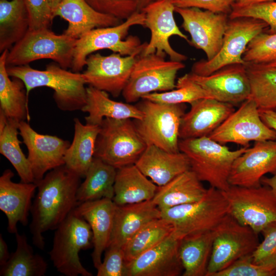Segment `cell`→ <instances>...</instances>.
Wrapping results in <instances>:
<instances>
[{
    "mask_svg": "<svg viewBox=\"0 0 276 276\" xmlns=\"http://www.w3.org/2000/svg\"><path fill=\"white\" fill-rule=\"evenodd\" d=\"M81 177L65 165L47 172L36 182L37 192L30 212L33 244L43 250L42 234L56 229L78 204L77 192Z\"/></svg>",
    "mask_w": 276,
    "mask_h": 276,
    "instance_id": "obj_1",
    "label": "cell"
},
{
    "mask_svg": "<svg viewBox=\"0 0 276 276\" xmlns=\"http://www.w3.org/2000/svg\"><path fill=\"white\" fill-rule=\"evenodd\" d=\"M10 77L21 79L27 95L37 87L45 86L54 90L53 99L58 108L64 111L81 110L87 99L86 82L80 72L68 71L58 64L47 65L38 70L29 64L7 66Z\"/></svg>",
    "mask_w": 276,
    "mask_h": 276,
    "instance_id": "obj_2",
    "label": "cell"
},
{
    "mask_svg": "<svg viewBox=\"0 0 276 276\" xmlns=\"http://www.w3.org/2000/svg\"><path fill=\"white\" fill-rule=\"evenodd\" d=\"M178 146L198 179L221 191H226L231 186L228 177L233 164L248 148L232 151L207 136L180 139Z\"/></svg>",
    "mask_w": 276,
    "mask_h": 276,
    "instance_id": "obj_3",
    "label": "cell"
},
{
    "mask_svg": "<svg viewBox=\"0 0 276 276\" xmlns=\"http://www.w3.org/2000/svg\"><path fill=\"white\" fill-rule=\"evenodd\" d=\"M145 25V13L136 11L117 26L96 28L85 33L76 40L72 71L80 72L86 66L88 56L100 50H110L122 56L140 54L147 42L142 43L136 36L124 39L132 27Z\"/></svg>",
    "mask_w": 276,
    "mask_h": 276,
    "instance_id": "obj_4",
    "label": "cell"
},
{
    "mask_svg": "<svg viewBox=\"0 0 276 276\" xmlns=\"http://www.w3.org/2000/svg\"><path fill=\"white\" fill-rule=\"evenodd\" d=\"M229 213V204L222 191L212 187L197 201L160 210L161 218L172 224L173 234L180 239L213 231Z\"/></svg>",
    "mask_w": 276,
    "mask_h": 276,
    "instance_id": "obj_5",
    "label": "cell"
},
{
    "mask_svg": "<svg viewBox=\"0 0 276 276\" xmlns=\"http://www.w3.org/2000/svg\"><path fill=\"white\" fill-rule=\"evenodd\" d=\"M100 127L94 157L117 169L135 164L147 144L134 121L105 118Z\"/></svg>",
    "mask_w": 276,
    "mask_h": 276,
    "instance_id": "obj_6",
    "label": "cell"
},
{
    "mask_svg": "<svg viewBox=\"0 0 276 276\" xmlns=\"http://www.w3.org/2000/svg\"><path fill=\"white\" fill-rule=\"evenodd\" d=\"M49 252L54 266L66 276H92L81 264L79 254L93 246L88 223L73 210L55 229Z\"/></svg>",
    "mask_w": 276,
    "mask_h": 276,
    "instance_id": "obj_7",
    "label": "cell"
},
{
    "mask_svg": "<svg viewBox=\"0 0 276 276\" xmlns=\"http://www.w3.org/2000/svg\"><path fill=\"white\" fill-rule=\"evenodd\" d=\"M77 39L56 34L49 28L28 31L9 51L6 66L29 64L40 59H51L63 68H71Z\"/></svg>",
    "mask_w": 276,
    "mask_h": 276,
    "instance_id": "obj_8",
    "label": "cell"
},
{
    "mask_svg": "<svg viewBox=\"0 0 276 276\" xmlns=\"http://www.w3.org/2000/svg\"><path fill=\"white\" fill-rule=\"evenodd\" d=\"M142 99L137 107L143 114V118L134 120V122L147 146L154 145L171 152L180 151L179 129L185 113V104H168Z\"/></svg>",
    "mask_w": 276,
    "mask_h": 276,
    "instance_id": "obj_9",
    "label": "cell"
},
{
    "mask_svg": "<svg viewBox=\"0 0 276 276\" xmlns=\"http://www.w3.org/2000/svg\"><path fill=\"white\" fill-rule=\"evenodd\" d=\"M156 53L140 54L134 64L122 95L127 103H133L154 92H164L176 87L177 72L185 68L182 62L166 60Z\"/></svg>",
    "mask_w": 276,
    "mask_h": 276,
    "instance_id": "obj_10",
    "label": "cell"
},
{
    "mask_svg": "<svg viewBox=\"0 0 276 276\" xmlns=\"http://www.w3.org/2000/svg\"><path fill=\"white\" fill-rule=\"evenodd\" d=\"M213 246L206 276L228 267L250 255L260 243L258 233L237 221L230 214L212 231Z\"/></svg>",
    "mask_w": 276,
    "mask_h": 276,
    "instance_id": "obj_11",
    "label": "cell"
},
{
    "mask_svg": "<svg viewBox=\"0 0 276 276\" xmlns=\"http://www.w3.org/2000/svg\"><path fill=\"white\" fill-rule=\"evenodd\" d=\"M268 29L263 21L251 17L229 18L222 44L216 56L210 60H200L194 63L191 73L209 76L221 68L233 64H245L243 55L251 40Z\"/></svg>",
    "mask_w": 276,
    "mask_h": 276,
    "instance_id": "obj_12",
    "label": "cell"
},
{
    "mask_svg": "<svg viewBox=\"0 0 276 276\" xmlns=\"http://www.w3.org/2000/svg\"><path fill=\"white\" fill-rule=\"evenodd\" d=\"M222 192L229 204V214L256 233H260L268 224L276 221V196L269 187L231 186Z\"/></svg>",
    "mask_w": 276,
    "mask_h": 276,
    "instance_id": "obj_13",
    "label": "cell"
},
{
    "mask_svg": "<svg viewBox=\"0 0 276 276\" xmlns=\"http://www.w3.org/2000/svg\"><path fill=\"white\" fill-rule=\"evenodd\" d=\"M208 136L222 145L248 147L251 141L276 140V131L262 120L256 103L248 98Z\"/></svg>",
    "mask_w": 276,
    "mask_h": 276,
    "instance_id": "obj_14",
    "label": "cell"
},
{
    "mask_svg": "<svg viewBox=\"0 0 276 276\" xmlns=\"http://www.w3.org/2000/svg\"><path fill=\"white\" fill-rule=\"evenodd\" d=\"M175 12L182 18V28L190 35L188 42L202 50L206 60L214 58L222 46L229 15L194 7H175Z\"/></svg>",
    "mask_w": 276,
    "mask_h": 276,
    "instance_id": "obj_15",
    "label": "cell"
},
{
    "mask_svg": "<svg viewBox=\"0 0 276 276\" xmlns=\"http://www.w3.org/2000/svg\"><path fill=\"white\" fill-rule=\"evenodd\" d=\"M145 15V27L151 32L150 41L141 53L148 55L156 53L161 56L168 55L170 60L182 62L187 57L174 50L169 39L177 36L187 41L189 40L177 26L174 17L175 6L172 0H160L142 9Z\"/></svg>",
    "mask_w": 276,
    "mask_h": 276,
    "instance_id": "obj_16",
    "label": "cell"
},
{
    "mask_svg": "<svg viewBox=\"0 0 276 276\" xmlns=\"http://www.w3.org/2000/svg\"><path fill=\"white\" fill-rule=\"evenodd\" d=\"M139 55L91 54L87 58L82 76L86 84L118 97L125 87Z\"/></svg>",
    "mask_w": 276,
    "mask_h": 276,
    "instance_id": "obj_17",
    "label": "cell"
},
{
    "mask_svg": "<svg viewBox=\"0 0 276 276\" xmlns=\"http://www.w3.org/2000/svg\"><path fill=\"white\" fill-rule=\"evenodd\" d=\"M19 134L26 145L34 183L49 171L65 165V154L71 143L55 135L37 132L25 121L19 123Z\"/></svg>",
    "mask_w": 276,
    "mask_h": 276,
    "instance_id": "obj_18",
    "label": "cell"
},
{
    "mask_svg": "<svg viewBox=\"0 0 276 276\" xmlns=\"http://www.w3.org/2000/svg\"><path fill=\"white\" fill-rule=\"evenodd\" d=\"M187 75L206 92L209 99L234 105L242 103L249 97L250 87L245 64L228 65L206 76L192 73Z\"/></svg>",
    "mask_w": 276,
    "mask_h": 276,
    "instance_id": "obj_19",
    "label": "cell"
},
{
    "mask_svg": "<svg viewBox=\"0 0 276 276\" xmlns=\"http://www.w3.org/2000/svg\"><path fill=\"white\" fill-rule=\"evenodd\" d=\"M275 172L276 140L255 142L234 161L228 182L231 186L258 187L266 174Z\"/></svg>",
    "mask_w": 276,
    "mask_h": 276,
    "instance_id": "obj_20",
    "label": "cell"
},
{
    "mask_svg": "<svg viewBox=\"0 0 276 276\" xmlns=\"http://www.w3.org/2000/svg\"><path fill=\"white\" fill-rule=\"evenodd\" d=\"M172 232L162 242L127 263V276H178L183 268L180 242Z\"/></svg>",
    "mask_w": 276,
    "mask_h": 276,
    "instance_id": "obj_21",
    "label": "cell"
},
{
    "mask_svg": "<svg viewBox=\"0 0 276 276\" xmlns=\"http://www.w3.org/2000/svg\"><path fill=\"white\" fill-rule=\"evenodd\" d=\"M190 104L181 119L180 139L208 136L235 110L233 104L213 99H200Z\"/></svg>",
    "mask_w": 276,
    "mask_h": 276,
    "instance_id": "obj_22",
    "label": "cell"
},
{
    "mask_svg": "<svg viewBox=\"0 0 276 276\" xmlns=\"http://www.w3.org/2000/svg\"><path fill=\"white\" fill-rule=\"evenodd\" d=\"M13 172L8 169L0 177V210L8 219V231L15 234L18 222L24 226L28 224L37 185L34 182H13Z\"/></svg>",
    "mask_w": 276,
    "mask_h": 276,
    "instance_id": "obj_23",
    "label": "cell"
},
{
    "mask_svg": "<svg viewBox=\"0 0 276 276\" xmlns=\"http://www.w3.org/2000/svg\"><path fill=\"white\" fill-rule=\"evenodd\" d=\"M116 205L112 199L104 198L78 203L74 209V212L82 217L91 227L94 247L91 258L97 269L102 263V254L110 243Z\"/></svg>",
    "mask_w": 276,
    "mask_h": 276,
    "instance_id": "obj_24",
    "label": "cell"
},
{
    "mask_svg": "<svg viewBox=\"0 0 276 276\" xmlns=\"http://www.w3.org/2000/svg\"><path fill=\"white\" fill-rule=\"evenodd\" d=\"M135 165L158 187L191 169L189 160L181 151L171 152L154 145H148Z\"/></svg>",
    "mask_w": 276,
    "mask_h": 276,
    "instance_id": "obj_25",
    "label": "cell"
},
{
    "mask_svg": "<svg viewBox=\"0 0 276 276\" xmlns=\"http://www.w3.org/2000/svg\"><path fill=\"white\" fill-rule=\"evenodd\" d=\"M53 16H59L68 22L63 34L76 39L93 29L117 26L121 20L97 11L85 0H61Z\"/></svg>",
    "mask_w": 276,
    "mask_h": 276,
    "instance_id": "obj_26",
    "label": "cell"
},
{
    "mask_svg": "<svg viewBox=\"0 0 276 276\" xmlns=\"http://www.w3.org/2000/svg\"><path fill=\"white\" fill-rule=\"evenodd\" d=\"M160 218V210L152 200L122 205H116L109 245L123 247L143 227Z\"/></svg>",
    "mask_w": 276,
    "mask_h": 276,
    "instance_id": "obj_27",
    "label": "cell"
},
{
    "mask_svg": "<svg viewBox=\"0 0 276 276\" xmlns=\"http://www.w3.org/2000/svg\"><path fill=\"white\" fill-rule=\"evenodd\" d=\"M207 190L191 169L178 175L166 185L158 187L152 199L160 209H166L197 201Z\"/></svg>",
    "mask_w": 276,
    "mask_h": 276,
    "instance_id": "obj_28",
    "label": "cell"
},
{
    "mask_svg": "<svg viewBox=\"0 0 276 276\" xmlns=\"http://www.w3.org/2000/svg\"><path fill=\"white\" fill-rule=\"evenodd\" d=\"M157 188L135 164L127 166L117 170L112 200L122 205L152 200Z\"/></svg>",
    "mask_w": 276,
    "mask_h": 276,
    "instance_id": "obj_29",
    "label": "cell"
},
{
    "mask_svg": "<svg viewBox=\"0 0 276 276\" xmlns=\"http://www.w3.org/2000/svg\"><path fill=\"white\" fill-rule=\"evenodd\" d=\"M87 99L81 111L88 113L86 124L100 125L105 118L141 120L143 114L137 106L111 100L107 92L91 86L86 87Z\"/></svg>",
    "mask_w": 276,
    "mask_h": 276,
    "instance_id": "obj_30",
    "label": "cell"
},
{
    "mask_svg": "<svg viewBox=\"0 0 276 276\" xmlns=\"http://www.w3.org/2000/svg\"><path fill=\"white\" fill-rule=\"evenodd\" d=\"M73 141L65 154V165L70 169L85 177L94 158L96 143L100 125L81 123L75 118Z\"/></svg>",
    "mask_w": 276,
    "mask_h": 276,
    "instance_id": "obj_31",
    "label": "cell"
},
{
    "mask_svg": "<svg viewBox=\"0 0 276 276\" xmlns=\"http://www.w3.org/2000/svg\"><path fill=\"white\" fill-rule=\"evenodd\" d=\"M9 50L0 56V110L7 118L18 123L29 121L28 96L26 86L20 79L10 78L7 71L6 59Z\"/></svg>",
    "mask_w": 276,
    "mask_h": 276,
    "instance_id": "obj_32",
    "label": "cell"
},
{
    "mask_svg": "<svg viewBox=\"0 0 276 276\" xmlns=\"http://www.w3.org/2000/svg\"><path fill=\"white\" fill-rule=\"evenodd\" d=\"M213 239L212 231L191 234L180 240L179 254L183 276H206Z\"/></svg>",
    "mask_w": 276,
    "mask_h": 276,
    "instance_id": "obj_33",
    "label": "cell"
},
{
    "mask_svg": "<svg viewBox=\"0 0 276 276\" xmlns=\"http://www.w3.org/2000/svg\"><path fill=\"white\" fill-rule=\"evenodd\" d=\"M30 29L24 0H0V52L10 50Z\"/></svg>",
    "mask_w": 276,
    "mask_h": 276,
    "instance_id": "obj_34",
    "label": "cell"
},
{
    "mask_svg": "<svg viewBox=\"0 0 276 276\" xmlns=\"http://www.w3.org/2000/svg\"><path fill=\"white\" fill-rule=\"evenodd\" d=\"M117 170L101 159L94 157L84 181L78 188V203L104 198L112 199Z\"/></svg>",
    "mask_w": 276,
    "mask_h": 276,
    "instance_id": "obj_35",
    "label": "cell"
},
{
    "mask_svg": "<svg viewBox=\"0 0 276 276\" xmlns=\"http://www.w3.org/2000/svg\"><path fill=\"white\" fill-rule=\"evenodd\" d=\"M17 247L8 261L1 266V276H43L48 264L42 257L34 254L25 234H15Z\"/></svg>",
    "mask_w": 276,
    "mask_h": 276,
    "instance_id": "obj_36",
    "label": "cell"
},
{
    "mask_svg": "<svg viewBox=\"0 0 276 276\" xmlns=\"http://www.w3.org/2000/svg\"><path fill=\"white\" fill-rule=\"evenodd\" d=\"M245 65L250 87L248 98L255 101L259 110L276 111V69L264 64Z\"/></svg>",
    "mask_w": 276,
    "mask_h": 276,
    "instance_id": "obj_37",
    "label": "cell"
},
{
    "mask_svg": "<svg viewBox=\"0 0 276 276\" xmlns=\"http://www.w3.org/2000/svg\"><path fill=\"white\" fill-rule=\"evenodd\" d=\"M173 229L172 224L162 218L147 224L123 247L127 263L162 242L173 232Z\"/></svg>",
    "mask_w": 276,
    "mask_h": 276,
    "instance_id": "obj_38",
    "label": "cell"
},
{
    "mask_svg": "<svg viewBox=\"0 0 276 276\" xmlns=\"http://www.w3.org/2000/svg\"><path fill=\"white\" fill-rule=\"evenodd\" d=\"M19 123L8 119L6 126L0 132V153L12 165L21 182H34L30 164L20 146Z\"/></svg>",
    "mask_w": 276,
    "mask_h": 276,
    "instance_id": "obj_39",
    "label": "cell"
},
{
    "mask_svg": "<svg viewBox=\"0 0 276 276\" xmlns=\"http://www.w3.org/2000/svg\"><path fill=\"white\" fill-rule=\"evenodd\" d=\"M202 98H209L207 94L199 85L191 80L186 74L178 78L175 89L150 93L142 99L168 104H190Z\"/></svg>",
    "mask_w": 276,
    "mask_h": 276,
    "instance_id": "obj_40",
    "label": "cell"
},
{
    "mask_svg": "<svg viewBox=\"0 0 276 276\" xmlns=\"http://www.w3.org/2000/svg\"><path fill=\"white\" fill-rule=\"evenodd\" d=\"M276 58V33L263 32L248 44L243 55L245 63L265 64Z\"/></svg>",
    "mask_w": 276,
    "mask_h": 276,
    "instance_id": "obj_41",
    "label": "cell"
},
{
    "mask_svg": "<svg viewBox=\"0 0 276 276\" xmlns=\"http://www.w3.org/2000/svg\"><path fill=\"white\" fill-rule=\"evenodd\" d=\"M251 17L261 20L268 26L266 31L269 34L276 33V1L253 4L243 7H234L229 18Z\"/></svg>",
    "mask_w": 276,
    "mask_h": 276,
    "instance_id": "obj_42",
    "label": "cell"
},
{
    "mask_svg": "<svg viewBox=\"0 0 276 276\" xmlns=\"http://www.w3.org/2000/svg\"><path fill=\"white\" fill-rule=\"evenodd\" d=\"M263 240L251 254L252 261L272 267L276 272V221L265 227L260 233Z\"/></svg>",
    "mask_w": 276,
    "mask_h": 276,
    "instance_id": "obj_43",
    "label": "cell"
},
{
    "mask_svg": "<svg viewBox=\"0 0 276 276\" xmlns=\"http://www.w3.org/2000/svg\"><path fill=\"white\" fill-rule=\"evenodd\" d=\"M251 255L238 260L228 267L214 274L213 276L276 275V272L272 267L254 263Z\"/></svg>",
    "mask_w": 276,
    "mask_h": 276,
    "instance_id": "obj_44",
    "label": "cell"
},
{
    "mask_svg": "<svg viewBox=\"0 0 276 276\" xmlns=\"http://www.w3.org/2000/svg\"><path fill=\"white\" fill-rule=\"evenodd\" d=\"M97 11L126 19L138 11L137 0H85Z\"/></svg>",
    "mask_w": 276,
    "mask_h": 276,
    "instance_id": "obj_45",
    "label": "cell"
},
{
    "mask_svg": "<svg viewBox=\"0 0 276 276\" xmlns=\"http://www.w3.org/2000/svg\"><path fill=\"white\" fill-rule=\"evenodd\" d=\"M103 261L97 269V276H127V262L123 247L109 245Z\"/></svg>",
    "mask_w": 276,
    "mask_h": 276,
    "instance_id": "obj_46",
    "label": "cell"
},
{
    "mask_svg": "<svg viewBox=\"0 0 276 276\" xmlns=\"http://www.w3.org/2000/svg\"><path fill=\"white\" fill-rule=\"evenodd\" d=\"M30 18V29L49 28L54 18L48 0H24Z\"/></svg>",
    "mask_w": 276,
    "mask_h": 276,
    "instance_id": "obj_47",
    "label": "cell"
},
{
    "mask_svg": "<svg viewBox=\"0 0 276 276\" xmlns=\"http://www.w3.org/2000/svg\"><path fill=\"white\" fill-rule=\"evenodd\" d=\"M234 2L235 0H172L175 7H194L228 15Z\"/></svg>",
    "mask_w": 276,
    "mask_h": 276,
    "instance_id": "obj_48",
    "label": "cell"
},
{
    "mask_svg": "<svg viewBox=\"0 0 276 276\" xmlns=\"http://www.w3.org/2000/svg\"><path fill=\"white\" fill-rule=\"evenodd\" d=\"M259 111L264 123L276 131V111L269 110H262Z\"/></svg>",
    "mask_w": 276,
    "mask_h": 276,
    "instance_id": "obj_49",
    "label": "cell"
},
{
    "mask_svg": "<svg viewBox=\"0 0 276 276\" xmlns=\"http://www.w3.org/2000/svg\"><path fill=\"white\" fill-rule=\"evenodd\" d=\"M10 254L8 245L4 239L2 234H0V266H3L9 260Z\"/></svg>",
    "mask_w": 276,
    "mask_h": 276,
    "instance_id": "obj_50",
    "label": "cell"
},
{
    "mask_svg": "<svg viewBox=\"0 0 276 276\" xmlns=\"http://www.w3.org/2000/svg\"><path fill=\"white\" fill-rule=\"evenodd\" d=\"M261 183L269 187L276 196V172L270 177L263 176L261 179Z\"/></svg>",
    "mask_w": 276,
    "mask_h": 276,
    "instance_id": "obj_51",
    "label": "cell"
},
{
    "mask_svg": "<svg viewBox=\"0 0 276 276\" xmlns=\"http://www.w3.org/2000/svg\"><path fill=\"white\" fill-rule=\"evenodd\" d=\"M275 1L276 0H235L232 8L243 7L253 4Z\"/></svg>",
    "mask_w": 276,
    "mask_h": 276,
    "instance_id": "obj_52",
    "label": "cell"
},
{
    "mask_svg": "<svg viewBox=\"0 0 276 276\" xmlns=\"http://www.w3.org/2000/svg\"><path fill=\"white\" fill-rule=\"evenodd\" d=\"M138 11H141L142 9L148 5L160 0H137Z\"/></svg>",
    "mask_w": 276,
    "mask_h": 276,
    "instance_id": "obj_53",
    "label": "cell"
},
{
    "mask_svg": "<svg viewBox=\"0 0 276 276\" xmlns=\"http://www.w3.org/2000/svg\"><path fill=\"white\" fill-rule=\"evenodd\" d=\"M8 118L4 113L0 110V132L4 130L6 126Z\"/></svg>",
    "mask_w": 276,
    "mask_h": 276,
    "instance_id": "obj_54",
    "label": "cell"
},
{
    "mask_svg": "<svg viewBox=\"0 0 276 276\" xmlns=\"http://www.w3.org/2000/svg\"><path fill=\"white\" fill-rule=\"evenodd\" d=\"M51 8L53 12L56 10L61 0H48Z\"/></svg>",
    "mask_w": 276,
    "mask_h": 276,
    "instance_id": "obj_55",
    "label": "cell"
},
{
    "mask_svg": "<svg viewBox=\"0 0 276 276\" xmlns=\"http://www.w3.org/2000/svg\"><path fill=\"white\" fill-rule=\"evenodd\" d=\"M264 64H265L266 65L270 67L276 69V58L270 62L265 63Z\"/></svg>",
    "mask_w": 276,
    "mask_h": 276,
    "instance_id": "obj_56",
    "label": "cell"
}]
</instances>
